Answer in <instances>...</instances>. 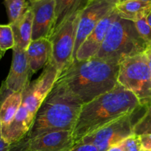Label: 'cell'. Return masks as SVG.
Instances as JSON below:
<instances>
[{"mask_svg":"<svg viewBox=\"0 0 151 151\" xmlns=\"http://www.w3.org/2000/svg\"><path fill=\"white\" fill-rule=\"evenodd\" d=\"M30 7L33 13L32 41L50 39L55 22V1L41 0L30 4Z\"/></svg>","mask_w":151,"mask_h":151,"instance_id":"cell-11","label":"cell"},{"mask_svg":"<svg viewBox=\"0 0 151 151\" xmlns=\"http://www.w3.org/2000/svg\"><path fill=\"white\" fill-rule=\"evenodd\" d=\"M119 65L97 58L74 60L58 77L55 83L84 104L109 92L118 84Z\"/></svg>","mask_w":151,"mask_h":151,"instance_id":"cell-1","label":"cell"},{"mask_svg":"<svg viewBox=\"0 0 151 151\" xmlns=\"http://www.w3.org/2000/svg\"><path fill=\"white\" fill-rule=\"evenodd\" d=\"M83 104L55 83L35 114L27 134L22 139L60 131H73Z\"/></svg>","mask_w":151,"mask_h":151,"instance_id":"cell-3","label":"cell"},{"mask_svg":"<svg viewBox=\"0 0 151 151\" xmlns=\"http://www.w3.org/2000/svg\"><path fill=\"white\" fill-rule=\"evenodd\" d=\"M116 4V0H90L81 12L74 49L73 61L75 60L78 49L86 38L105 16L114 10Z\"/></svg>","mask_w":151,"mask_h":151,"instance_id":"cell-9","label":"cell"},{"mask_svg":"<svg viewBox=\"0 0 151 151\" xmlns=\"http://www.w3.org/2000/svg\"><path fill=\"white\" fill-rule=\"evenodd\" d=\"M146 20H147V22L148 23V24L151 27V10L147 16V17H146Z\"/></svg>","mask_w":151,"mask_h":151,"instance_id":"cell-30","label":"cell"},{"mask_svg":"<svg viewBox=\"0 0 151 151\" xmlns=\"http://www.w3.org/2000/svg\"><path fill=\"white\" fill-rule=\"evenodd\" d=\"M144 106L137 97L118 83L110 91L82 106L72 131L75 145L88 134Z\"/></svg>","mask_w":151,"mask_h":151,"instance_id":"cell-2","label":"cell"},{"mask_svg":"<svg viewBox=\"0 0 151 151\" xmlns=\"http://www.w3.org/2000/svg\"><path fill=\"white\" fill-rule=\"evenodd\" d=\"M90 0H55V22L52 33L69 18L80 13Z\"/></svg>","mask_w":151,"mask_h":151,"instance_id":"cell-16","label":"cell"},{"mask_svg":"<svg viewBox=\"0 0 151 151\" xmlns=\"http://www.w3.org/2000/svg\"><path fill=\"white\" fill-rule=\"evenodd\" d=\"M148 47L139 34L134 22L118 16L95 58L111 64L119 65L128 58L145 52Z\"/></svg>","mask_w":151,"mask_h":151,"instance_id":"cell-5","label":"cell"},{"mask_svg":"<svg viewBox=\"0 0 151 151\" xmlns=\"http://www.w3.org/2000/svg\"><path fill=\"white\" fill-rule=\"evenodd\" d=\"M134 134L138 136L151 134V109L149 107L145 114L136 123L134 129Z\"/></svg>","mask_w":151,"mask_h":151,"instance_id":"cell-21","label":"cell"},{"mask_svg":"<svg viewBox=\"0 0 151 151\" xmlns=\"http://www.w3.org/2000/svg\"><path fill=\"white\" fill-rule=\"evenodd\" d=\"M117 82L137 97L142 106H151V71L145 52L119 64Z\"/></svg>","mask_w":151,"mask_h":151,"instance_id":"cell-6","label":"cell"},{"mask_svg":"<svg viewBox=\"0 0 151 151\" xmlns=\"http://www.w3.org/2000/svg\"><path fill=\"white\" fill-rule=\"evenodd\" d=\"M16 46L13 29L10 24H0V50L5 53Z\"/></svg>","mask_w":151,"mask_h":151,"instance_id":"cell-20","label":"cell"},{"mask_svg":"<svg viewBox=\"0 0 151 151\" xmlns=\"http://www.w3.org/2000/svg\"><path fill=\"white\" fill-rule=\"evenodd\" d=\"M12 93L11 91L8 89L6 87L4 81L1 83V87H0V111H1V107L2 106V103L5 100V99L10 95ZM1 137V119H0V138Z\"/></svg>","mask_w":151,"mask_h":151,"instance_id":"cell-24","label":"cell"},{"mask_svg":"<svg viewBox=\"0 0 151 151\" xmlns=\"http://www.w3.org/2000/svg\"><path fill=\"white\" fill-rule=\"evenodd\" d=\"M75 145L72 131L46 133L10 145V151H69Z\"/></svg>","mask_w":151,"mask_h":151,"instance_id":"cell-10","label":"cell"},{"mask_svg":"<svg viewBox=\"0 0 151 151\" xmlns=\"http://www.w3.org/2000/svg\"><path fill=\"white\" fill-rule=\"evenodd\" d=\"M142 145L145 151H151V134L139 136Z\"/></svg>","mask_w":151,"mask_h":151,"instance_id":"cell-26","label":"cell"},{"mask_svg":"<svg viewBox=\"0 0 151 151\" xmlns=\"http://www.w3.org/2000/svg\"><path fill=\"white\" fill-rule=\"evenodd\" d=\"M124 151H145L139 136L133 134L120 143Z\"/></svg>","mask_w":151,"mask_h":151,"instance_id":"cell-22","label":"cell"},{"mask_svg":"<svg viewBox=\"0 0 151 151\" xmlns=\"http://www.w3.org/2000/svg\"><path fill=\"white\" fill-rule=\"evenodd\" d=\"M32 75L26 50L15 46L13 49V59L10 72L4 81L6 87L12 92H22L30 83L29 80Z\"/></svg>","mask_w":151,"mask_h":151,"instance_id":"cell-12","label":"cell"},{"mask_svg":"<svg viewBox=\"0 0 151 151\" xmlns=\"http://www.w3.org/2000/svg\"><path fill=\"white\" fill-rule=\"evenodd\" d=\"M106 151H124L123 149H122V147H121L120 145H114V146H112V147H111L110 148L108 149Z\"/></svg>","mask_w":151,"mask_h":151,"instance_id":"cell-29","label":"cell"},{"mask_svg":"<svg viewBox=\"0 0 151 151\" xmlns=\"http://www.w3.org/2000/svg\"><path fill=\"white\" fill-rule=\"evenodd\" d=\"M41 1V0H28V1L29 2V4H32V3H35V2H36V1Z\"/></svg>","mask_w":151,"mask_h":151,"instance_id":"cell-32","label":"cell"},{"mask_svg":"<svg viewBox=\"0 0 151 151\" xmlns=\"http://www.w3.org/2000/svg\"><path fill=\"white\" fill-rule=\"evenodd\" d=\"M10 145L7 143L2 137L0 138V151H10Z\"/></svg>","mask_w":151,"mask_h":151,"instance_id":"cell-27","label":"cell"},{"mask_svg":"<svg viewBox=\"0 0 151 151\" xmlns=\"http://www.w3.org/2000/svg\"><path fill=\"white\" fill-rule=\"evenodd\" d=\"M116 10L120 18L135 22L147 17L151 10V4L140 0H131L117 4Z\"/></svg>","mask_w":151,"mask_h":151,"instance_id":"cell-17","label":"cell"},{"mask_svg":"<svg viewBox=\"0 0 151 151\" xmlns=\"http://www.w3.org/2000/svg\"><path fill=\"white\" fill-rule=\"evenodd\" d=\"M80 13H75L53 32L50 41L52 47L50 61L59 75L73 61V53L79 23Z\"/></svg>","mask_w":151,"mask_h":151,"instance_id":"cell-8","label":"cell"},{"mask_svg":"<svg viewBox=\"0 0 151 151\" xmlns=\"http://www.w3.org/2000/svg\"><path fill=\"white\" fill-rule=\"evenodd\" d=\"M27 57L32 74L35 73L50 61L52 55V47L50 41L47 38L32 41L26 50Z\"/></svg>","mask_w":151,"mask_h":151,"instance_id":"cell-14","label":"cell"},{"mask_svg":"<svg viewBox=\"0 0 151 151\" xmlns=\"http://www.w3.org/2000/svg\"><path fill=\"white\" fill-rule=\"evenodd\" d=\"M33 13L31 7L22 18L12 24L11 27L14 35L16 46L26 50L32 41Z\"/></svg>","mask_w":151,"mask_h":151,"instance_id":"cell-15","label":"cell"},{"mask_svg":"<svg viewBox=\"0 0 151 151\" xmlns=\"http://www.w3.org/2000/svg\"><path fill=\"white\" fill-rule=\"evenodd\" d=\"M147 109L144 106L121 116L83 137L77 144H91L95 145L99 151H106L111 147L120 144L125 139L134 134V129L136 123L145 114Z\"/></svg>","mask_w":151,"mask_h":151,"instance_id":"cell-7","label":"cell"},{"mask_svg":"<svg viewBox=\"0 0 151 151\" xmlns=\"http://www.w3.org/2000/svg\"><path fill=\"white\" fill-rule=\"evenodd\" d=\"M4 53L3 52L1 51V50H0V59L2 58V57H3V56H4Z\"/></svg>","mask_w":151,"mask_h":151,"instance_id":"cell-33","label":"cell"},{"mask_svg":"<svg viewBox=\"0 0 151 151\" xmlns=\"http://www.w3.org/2000/svg\"><path fill=\"white\" fill-rule=\"evenodd\" d=\"M150 109H151V106H150Z\"/></svg>","mask_w":151,"mask_h":151,"instance_id":"cell-35","label":"cell"},{"mask_svg":"<svg viewBox=\"0 0 151 151\" xmlns=\"http://www.w3.org/2000/svg\"><path fill=\"white\" fill-rule=\"evenodd\" d=\"M59 72L51 61L42 73L30 82L22 91V100L16 117L1 137L10 145L22 139L30 129L35 114L54 86Z\"/></svg>","mask_w":151,"mask_h":151,"instance_id":"cell-4","label":"cell"},{"mask_svg":"<svg viewBox=\"0 0 151 151\" xmlns=\"http://www.w3.org/2000/svg\"><path fill=\"white\" fill-rule=\"evenodd\" d=\"M136 28L141 38L145 41L149 47L151 46V27L146 20V17L142 18L134 22Z\"/></svg>","mask_w":151,"mask_h":151,"instance_id":"cell-23","label":"cell"},{"mask_svg":"<svg viewBox=\"0 0 151 151\" xmlns=\"http://www.w3.org/2000/svg\"><path fill=\"white\" fill-rule=\"evenodd\" d=\"M145 54L146 55H147V60H148L149 63V66H150V69L151 71V46L147 49V50L145 51Z\"/></svg>","mask_w":151,"mask_h":151,"instance_id":"cell-28","label":"cell"},{"mask_svg":"<svg viewBox=\"0 0 151 151\" xmlns=\"http://www.w3.org/2000/svg\"><path fill=\"white\" fill-rule=\"evenodd\" d=\"M118 16L119 15L115 7L114 10H112L99 22L78 49L75 60H88L95 57L101 48L111 26Z\"/></svg>","mask_w":151,"mask_h":151,"instance_id":"cell-13","label":"cell"},{"mask_svg":"<svg viewBox=\"0 0 151 151\" xmlns=\"http://www.w3.org/2000/svg\"><path fill=\"white\" fill-rule=\"evenodd\" d=\"M131 1V0H116L117 4H120V3H123V2H125V1Z\"/></svg>","mask_w":151,"mask_h":151,"instance_id":"cell-31","label":"cell"},{"mask_svg":"<svg viewBox=\"0 0 151 151\" xmlns=\"http://www.w3.org/2000/svg\"><path fill=\"white\" fill-rule=\"evenodd\" d=\"M4 4L10 24L22 18L30 7L28 0H4Z\"/></svg>","mask_w":151,"mask_h":151,"instance_id":"cell-19","label":"cell"},{"mask_svg":"<svg viewBox=\"0 0 151 151\" xmlns=\"http://www.w3.org/2000/svg\"><path fill=\"white\" fill-rule=\"evenodd\" d=\"M22 100V92H12L2 103L0 111L1 134L7 129L20 108Z\"/></svg>","mask_w":151,"mask_h":151,"instance_id":"cell-18","label":"cell"},{"mask_svg":"<svg viewBox=\"0 0 151 151\" xmlns=\"http://www.w3.org/2000/svg\"><path fill=\"white\" fill-rule=\"evenodd\" d=\"M140 1H145V2H147V3H150L151 4V0H140Z\"/></svg>","mask_w":151,"mask_h":151,"instance_id":"cell-34","label":"cell"},{"mask_svg":"<svg viewBox=\"0 0 151 151\" xmlns=\"http://www.w3.org/2000/svg\"><path fill=\"white\" fill-rule=\"evenodd\" d=\"M69 151H99L95 145L91 144H77Z\"/></svg>","mask_w":151,"mask_h":151,"instance_id":"cell-25","label":"cell"}]
</instances>
